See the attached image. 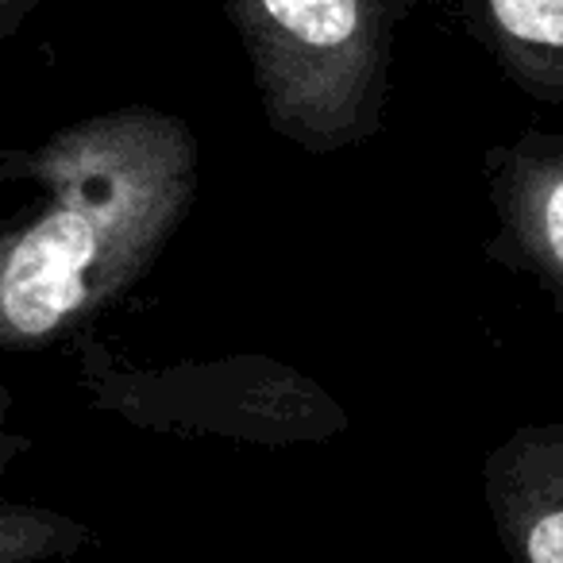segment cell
Returning a JSON list of instances; mask_svg holds the SVG:
<instances>
[{
	"mask_svg": "<svg viewBox=\"0 0 563 563\" xmlns=\"http://www.w3.org/2000/svg\"><path fill=\"white\" fill-rule=\"evenodd\" d=\"M509 181L517 189V205L532 212L540 251L563 274V143L529 140L509 155Z\"/></svg>",
	"mask_w": 563,
	"mask_h": 563,
	"instance_id": "4",
	"label": "cell"
},
{
	"mask_svg": "<svg viewBox=\"0 0 563 563\" xmlns=\"http://www.w3.org/2000/svg\"><path fill=\"white\" fill-rule=\"evenodd\" d=\"M529 563H563V509H548L525 529Z\"/></svg>",
	"mask_w": 563,
	"mask_h": 563,
	"instance_id": "5",
	"label": "cell"
},
{
	"mask_svg": "<svg viewBox=\"0 0 563 563\" xmlns=\"http://www.w3.org/2000/svg\"><path fill=\"white\" fill-rule=\"evenodd\" d=\"M51 201L4 251L0 321L32 344L120 290L194 194V135L155 109L81 120L27 155Z\"/></svg>",
	"mask_w": 563,
	"mask_h": 563,
	"instance_id": "1",
	"label": "cell"
},
{
	"mask_svg": "<svg viewBox=\"0 0 563 563\" xmlns=\"http://www.w3.org/2000/svg\"><path fill=\"white\" fill-rule=\"evenodd\" d=\"M266 117L317 151L378 124L406 0H224Z\"/></svg>",
	"mask_w": 563,
	"mask_h": 563,
	"instance_id": "2",
	"label": "cell"
},
{
	"mask_svg": "<svg viewBox=\"0 0 563 563\" xmlns=\"http://www.w3.org/2000/svg\"><path fill=\"white\" fill-rule=\"evenodd\" d=\"M529 93L563 109V0H424Z\"/></svg>",
	"mask_w": 563,
	"mask_h": 563,
	"instance_id": "3",
	"label": "cell"
},
{
	"mask_svg": "<svg viewBox=\"0 0 563 563\" xmlns=\"http://www.w3.org/2000/svg\"><path fill=\"white\" fill-rule=\"evenodd\" d=\"M40 4L43 0H0V35H4V40L16 35L20 24H24Z\"/></svg>",
	"mask_w": 563,
	"mask_h": 563,
	"instance_id": "6",
	"label": "cell"
}]
</instances>
